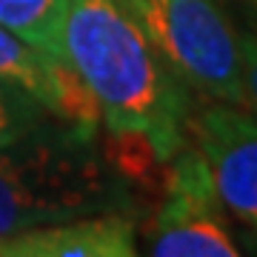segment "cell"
<instances>
[{
  "label": "cell",
  "mask_w": 257,
  "mask_h": 257,
  "mask_svg": "<svg viewBox=\"0 0 257 257\" xmlns=\"http://www.w3.org/2000/svg\"><path fill=\"white\" fill-rule=\"evenodd\" d=\"M0 80L32 94L66 123L97 128L100 120L97 106L80 77L69 69V63L26 43L23 37L12 35L3 26H0Z\"/></svg>",
  "instance_id": "6"
},
{
  "label": "cell",
  "mask_w": 257,
  "mask_h": 257,
  "mask_svg": "<svg viewBox=\"0 0 257 257\" xmlns=\"http://www.w3.org/2000/svg\"><path fill=\"white\" fill-rule=\"evenodd\" d=\"M186 135L200 152L220 206L257 240V111L223 100L192 106Z\"/></svg>",
  "instance_id": "5"
},
{
  "label": "cell",
  "mask_w": 257,
  "mask_h": 257,
  "mask_svg": "<svg viewBox=\"0 0 257 257\" xmlns=\"http://www.w3.org/2000/svg\"><path fill=\"white\" fill-rule=\"evenodd\" d=\"M69 0H0V26L63 60L60 35Z\"/></svg>",
  "instance_id": "8"
},
{
  "label": "cell",
  "mask_w": 257,
  "mask_h": 257,
  "mask_svg": "<svg viewBox=\"0 0 257 257\" xmlns=\"http://www.w3.org/2000/svg\"><path fill=\"white\" fill-rule=\"evenodd\" d=\"M237 49H240L243 100H246V109L257 111V18L248 20L237 32Z\"/></svg>",
  "instance_id": "10"
},
{
  "label": "cell",
  "mask_w": 257,
  "mask_h": 257,
  "mask_svg": "<svg viewBox=\"0 0 257 257\" xmlns=\"http://www.w3.org/2000/svg\"><path fill=\"white\" fill-rule=\"evenodd\" d=\"M243 3H246V6H251V9L257 12V0H243Z\"/></svg>",
  "instance_id": "12"
},
{
  "label": "cell",
  "mask_w": 257,
  "mask_h": 257,
  "mask_svg": "<svg viewBox=\"0 0 257 257\" xmlns=\"http://www.w3.org/2000/svg\"><path fill=\"white\" fill-rule=\"evenodd\" d=\"M18 240L23 257H140L135 223L114 211L20 231Z\"/></svg>",
  "instance_id": "7"
},
{
  "label": "cell",
  "mask_w": 257,
  "mask_h": 257,
  "mask_svg": "<svg viewBox=\"0 0 257 257\" xmlns=\"http://www.w3.org/2000/svg\"><path fill=\"white\" fill-rule=\"evenodd\" d=\"M0 257H23V251H20V240H18V234L0 237Z\"/></svg>",
  "instance_id": "11"
},
{
  "label": "cell",
  "mask_w": 257,
  "mask_h": 257,
  "mask_svg": "<svg viewBox=\"0 0 257 257\" xmlns=\"http://www.w3.org/2000/svg\"><path fill=\"white\" fill-rule=\"evenodd\" d=\"M132 6L186 86L211 100L246 106L237 29L217 0H132Z\"/></svg>",
  "instance_id": "3"
},
{
  "label": "cell",
  "mask_w": 257,
  "mask_h": 257,
  "mask_svg": "<svg viewBox=\"0 0 257 257\" xmlns=\"http://www.w3.org/2000/svg\"><path fill=\"white\" fill-rule=\"evenodd\" d=\"M60 49L111 135L169 163L186 143L192 97L132 0H69Z\"/></svg>",
  "instance_id": "1"
},
{
  "label": "cell",
  "mask_w": 257,
  "mask_h": 257,
  "mask_svg": "<svg viewBox=\"0 0 257 257\" xmlns=\"http://www.w3.org/2000/svg\"><path fill=\"white\" fill-rule=\"evenodd\" d=\"M117 200L94 128L52 117L0 149V237L103 214Z\"/></svg>",
  "instance_id": "2"
},
{
  "label": "cell",
  "mask_w": 257,
  "mask_h": 257,
  "mask_svg": "<svg viewBox=\"0 0 257 257\" xmlns=\"http://www.w3.org/2000/svg\"><path fill=\"white\" fill-rule=\"evenodd\" d=\"M55 114L23 89L0 80V149L20 140L32 128L43 126Z\"/></svg>",
  "instance_id": "9"
},
{
  "label": "cell",
  "mask_w": 257,
  "mask_h": 257,
  "mask_svg": "<svg viewBox=\"0 0 257 257\" xmlns=\"http://www.w3.org/2000/svg\"><path fill=\"white\" fill-rule=\"evenodd\" d=\"M152 257H243L231 237L200 152L180 146L169 160L163 197L149 231Z\"/></svg>",
  "instance_id": "4"
}]
</instances>
